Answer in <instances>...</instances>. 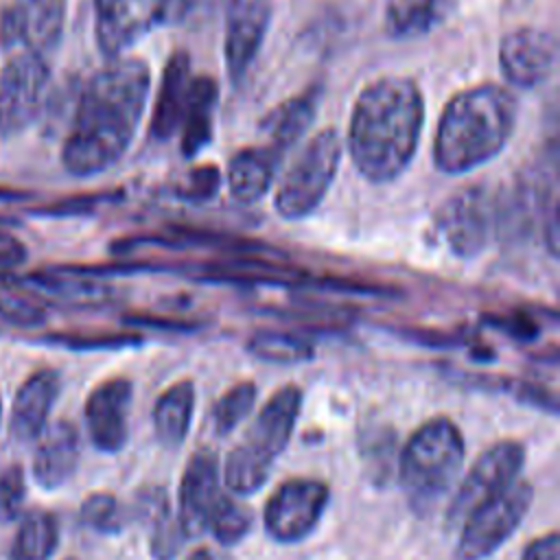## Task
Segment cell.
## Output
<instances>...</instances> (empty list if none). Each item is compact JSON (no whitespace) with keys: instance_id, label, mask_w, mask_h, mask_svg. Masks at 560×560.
Segmentation results:
<instances>
[{"instance_id":"9a60e30c","label":"cell","mask_w":560,"mask_h":560,"mask_svg":"<svg viewBox=\"0 0 560 560\" xmlns=\"http://www.w3.org/2000/svg\"><path fill=\"white\" fill-rule=\"evenodd\" d=\"M558 57L556 37L536 26H521L503 35L499 44V68L508 83L516 88H536L542 83Z\"/></svg>"},{"instance_id":"4fadbf2b","label":"cell","mask_w":560,"mask_h":560,"mask_svg":"<svg viewBox=\"0 0 560 560\" xmlns=\"http://www.w3.org/2000/svg\"><path fill=\"white\" fill-rule=\"evenodd\" d=\"M66 24V0H13L0 18V42L46 57Z\"/></svg>"},{"instance_id":"3957f363","label":"cell","mask_w":560,"mask_h":560,"mask_svg":"<svg viewBox=\"0 0 560 560\" xmlns=\"http://www.w3.org/2000/svg\"><path fill=\"white\" fill-rule=\"evenodd\" d=\"M516 98L497 83L457 92L442 109L433 162L442 173L462 175L492 160L510 140L516 122Z\"/></svg>"},{"instance_id":"ba28073f","label":"cell","mask_w":560,"mask_h":560,"mask_svg":"<svg viewBox=\"0 0 560 560\" xmlns=\"http://www.w3.org/2000/svg\"><path fill=\"white\" fill-rule=\"evenodd\" d=\"M328 499L330 490L319 479L293 477L282 481L262 512L267 534L282 545L304 540L317 527Z\"/></svg>"},{"instance_id":"f35d334b","label":"cell","mask_w":560,"mask_h":560,"mask_svg":"<svg viewBox=\"0 0 560 560\" xmlns=\"http://www.w3.org/2000/svg\"><path fill=\"white\" fill-rule=\"evenodd\" d=\"M0 424H2V396H0Z\"/></svg>"},{"instance_id":"4dcf8cb0","label":"cell","mask_w":560,"mask_h":560,"mask_svg":"<svg viewBox=\"0 0 560 560\" xmlns=\"http://www.w3.org/2000/svg\"><path fill=\"white\" fill-rule=\"evenodd\" d=\"M81 523L94 532L101 534H116L122 527L120 505L114 494L109 492H96L90 494L81 505Z\"/></svg>"},{"instance_id":"d6a6232c","label":"cell","mask_w":560,"mask_h":560,"mask_svg":"<svg viewBox=\"0 0 560 560\" xmlns=\"http://www.w3.org/2000/svg\"><path fill=\"white\" fill-rule=\"evenodd\" d=\"M26 483L20 464H0V523H11L24 503Z\"/></svg>"},{"instance_id":"5bb4252c","label":"cell","mask_w":560,"mask_h":560,"mask_svg":"<svg viewBox=\"0 0 560 560\" xmlns=\"http://www.w3.org/2000/svg\"><path fill=\"white\" fill-rule=\"evenodd\" d=\"M225 499L219 483V462L208 448L197 451L182 475L179 497H177V521L186 538L201 536Z\"/></svg>"},{"instance_id":"6da1fadb","label":"cell","mask_w":560,"mask_h":560,"mask_svg":"<svg viewBox=\"0 0 560 560\" xmlns=\"http://www.w3.org/2000/svg\"><path fill=\"white\" fill-rule=\"evenodd\" d=\"M151 90L142 59H114L85 85L61 149L68 173L90 177L114 166L129 149Z\"/></svg>"},{"instance_id":"5b68a950","label":"cell","mask_w":560,"mask_h":560,"mask_svg":"<svg viewBox=\"0 0 560 560\" xmlns=\"http://www.w3.org/2000/svg\"><path fill=\"white\" fill-rule=\"evenodd\" d=\"M464 464V438L451 418L438 416L418 427L398 459V481L409 503L427 512L444 497Z\"/></svg>"},{"instance_id":"603a6c76","label":"cell","mask_w":560,"mask_h":560,"mask_svg":"<svg viewBox=\"0 0 560 560\" xmlns=\"http://www.w3.org/2000/svg\"><path fill=\"white\" fill-rule=\"evenodd\" d=\"M319 101V90L311 88L284 103H280L276 109L267 114L262 120V131L267 133V144L271 151H276L280 158L304 136V131L311 127L315 118Z\"/></svg>"},{"instance_id":"2e32d148","label":"cell","mask_w":560,"mask_h":560,"mask_svg":"<svg viewBox=\"0 0 560 560\" xmlns=\"http://www.w3.org/2000/svg\"><path fill=\"white\" fill-rule=\"evenodd\" d=\"M133 387L116 376L96 385L85 400V424L92 444L103 453H118L129 435V409Z\"/></svg>"},{"instance_id":"ac0fdd59","label":"cell","mask_w":560,"mask_h":560,"mask_svg":"<svg viewBox=\"0 0 560 560\" xmlns=\"http://www.w3.org/2000/svg\"><path fill=\"white\" fill-rule=\"evenodd\" d=\"M59 394V374L55 370H37L31 374L18 389L11 416L9 431L15 442H31L42 435L46 429L50 409Z\"/></svg>"},{"instance_id":"1f68e13d","label":"cell","mask_w":560,"mask_h":560,"mask_svg":"<svg viewBox=\"0 0 560 560\" xmlns=\"http://www.w3.org/2000/svg\"><path fill=\"white\" fill-rule=\"evenodd\" d=\"M0 317L13 326H37L46 319V311L31 293L4 289L0 293Z\"/></svg>"},{"instance_id":"d6986e66","label":"cell","mask_w":560,"mask_h":560,"mask_svg":"<svg viewBox=\"0 0 560 560\" xmlns=\"http://www.w3.org/2000/svg\"><path fill=\"white\" fill-rule=\"evenodd\" d=\"M190 55L186 50H175L171 52L160 88H158V98L153 105V116H151V136L155 140H168L179 131V122L186 112L188 94H190Z\"/></svg>"},{"instance_id":"8fae6325","label":"cell","mask_w":560,"mask_h":560,"mask_svg":"<svg viewBox=\"0 0 560 560\" xmlns=\"http://www.w3.org/2000/svg\"><path fill=\"white\" fill-rule=\"evenodd\" d=\"M48 79V63L39 55L20 50L4 63L0 70V131H18L37 116Z\"/></svg>"},{"instance_id":"83f0119b","label":"cell","mask_w":560,"mask_h":560,"mask_svg":"<svg viewBox=\"0 0 560 560\" xmlns=\"http://www.w3.org/2000/svg\"><path fill=\"white\" fill-rule=\"evenodd\" d=\"M247 348L258 359L271 361V363H300V361L313 359V354H315L313 346L306 339H302L298 335L271 332V330L256 332L249 339Z\"/></svg>"},{"instance_id":"7a4b0ae2","label":"cell","mask_w":560,"mask_h":560,"mask_svg":"<svg viewBox=\"0 0 560 560\" xmlns=\"http://www.w3.org/2000/svg\"><path fill=\"white\" fill-rule=\"evenodd\" d=\"M424 122V98L407 77H381L354 101L348 151L357 171L374 182L396 179L411 162Z\"/></svg>"},{"instance_id":"f1b7e54d","label":"cell","mask_w":560,"mask_h":560,"mask_svg":"<svg viewBox=\"0 0 560 560\" xmlns=\"http://www.w3.org/2000/svg\"><path fill=\"white\" fill-rule=\"evenodd\" d=\"M256 402V385L252 381L236 383L228 389L212 409V424L217 435H230Z\"/></svg>"},{"instance_id":"836d02e7","label":"cell","mask_w":560,"mask_h":560,"mask_svg":"<svg viewBox=\"0 0 560 560\" xmlns=\"http://www.w3.org/2000/svg\"><path fill=\"white\" fill-rule=\"evenodd\" d=\"M219 171L212 164H203L199 168H192L186 179L177 186V197L188 201V203H197L203 199L214 197V192L219 190Z\"/></svg>"},{"instance_id":"4316f807","label":"cell","mask_w":560,"mask_h":560,"mask_svg":"<svg viewBox=\"0 0 560 560\" xmlns=\"http://www.w3.org/2000/svg\"><path fill=\"white\" fill-rule=\"evenodd\" d=\"M57 540L59 527L55 516L48 512H31L18 527L11 560H48L57 549Z\"/></svg>"},{"instance_id":"7c38bea8","label":"cell","mask_w":560,"mask_h":560,"mask_svg":"<svg viewBox=\"0 0 560 560\" xmlns=\"http://www.w3.org/2000/svg\"><path fill=\"white\" fill-rule=\"evenodd\" d=\"M168 13V0H94V35L101 52L116 59Z\"/></svg>"},{"instance_id":"8d00e7d4","label":"cell","mask_w":560,"mask_h":560,"mask_svg":"<svg viewBox=\"0 0 560 560\" xmlns=\"http://www.w3.org/2000/svg\"><path fill=\"white\" fill-rule=\"evenodd\" d=\"M188 560H214V556L210 553V549L199 547V549H195V551L188 556Z\"/></svg>"},{"instance_id":"52a82bcc","label":"cell","mask_w":560,"mask_h":560,"mask_svg":"<svg viewBox=\"0 0 560 560\" xmlns=\"http://www.w3.org/2000/svg\"><path fill=\"white\" fill-rule=\"evenodd\" d=\"M532 501L534 488L525 479L512 481L505 490L483 501L462 521L455 558L483 560L494 553L516 532Z\"/></svg>"},{"instance_id":"30bf717a","label":"cell","mask_w":560,"mask_h":560,"mask_svg":"<svg viewBox=\"0 0 560 560\" xmlns=\"http://www.w3.org/2000/svg\"><path fill=\"white\" fill-rule=\"evenodd\" d=\"M494 199L486 188H466L446 199L435 214V230L457 256L479 254L492 234Z\"/></svg>"},{"instance_id":"cb8c5ba5","label":"cell","mask_w":560,"mask_h":560,"mask_svg":"<svg viewBox=\"0 0 560 560\" xmlns=\"http://www.w3.org/2000/svg\"><path fill=\"white\" fill-rule=\"evenodd\" d=\"M195 409V383L184 378L166 387L153 407V431L158 442L175 451L184 444Z\"/></svg>"},{"instance_id":"74e56055","label":"cell","mask_w":560,"mask_h":560,"mask_svg":"<svg viewBox=\"0 0 560 560\" xmlns=\"http://www.w3.org/2000/svg\"><path fill=\"white\" fill-rule=\"evenodd\" d=\"M0 197H4V199H7V197H9V199H11V197H24V192H18V190H7V188H0Z\"/></svg>"},{"instance_id":"7402d4cb","label":"cell","mask_w":560,"mask_h":560,"mask_svg":"<svg viewBox=\"0 0 560 560\" xmlns=\"http://www.w3.org/2000/svg\"><path fill=\"white\" fill-rule=\"evenodd\" d=\"M459 0H387L383 24L394 39H413L442 26Z\"/></svg>"},{"instance_id":"9c48e42d","label":"cell","mask_w":560,"mask_h":560,"mask_svg":"<svg viewBox=\"0 0 560 560\" xmlns=\"http://www.w3.org/2000/svg\"><path fill=\"white\" fill-rule=\"evenodd\" d=\"M525 462V448L516 440H501L486 448L468 475L462 479L453 501L446 510L448 525H462V521L490 497L505 490L518 479Z\"/></svg>"},{"instance_id":"e0dca14e","label":"cell","mask_w":560,"mask_h":560,"mask_svg":"<svg viewBox=\"0 0 560 560\" xmlns=\"http://www.w3.org/2000/svg\"><path fill=\"white\" fill-rule=\"evenodd\" d=\"M269 20V0H232L223 42L225 70L232 83H238L247 74L267 35Z\"/></svg>"},{"instance_id":"f546056e","label":"cell","mask_w":560,"mask_h":560,"mask_svg":"<svg viewBox=\"0 0 560 560\" xmlns=\"http://www.w3.org/2000/svg\"><path fill=\"white\" fill-rule=\"evenodd\" d=\"M254 523V514L249 508L236 503L232 497L225 494V499L221 501V505L217 508L208 532L221 542V545H236L238 540L245 538V534H249Z\"/></svg>"},{"instance_id":"8992f818","label":"cell","mask_w":560,"mask_h":560,"mask_svg":"<svg viewBox=\"0 0 560 560\" xmlns=\"http://www.w3.org/2000/svg\"><path fill=\"white\" fill-rule=\"evenodd\" d=\"M341 162V138L335 129H322L308 138L280 177L273 206L284 219L311 214L326 197Z\"/></svg>"},{"instance_id":"e575fe53","label":"cell","mask_w":560,"mask_h":560,"mask_svg":"<svg viewBox=\"0 0 560 560\" xmlns=\"http://www.w3.org/2000/svg\"><path fill=\"white\" fill-rule=\"evenodd\" d=\"M221 0H168V11L182 22H197L217 11Z\"/></svg>"},{"instance_id":"ffe728a7","label":"cell","mask_w":560,"mask_h":560,"mask_svg":"<svg viewBox=\"0 0 560 560\" xmlns=\"http://www.w3.org/2000/svg\"><path fill=\"white\" fill-rule=\"evenodd\" d=\"M33 455V477L44 490L63 486L79 464V435L74 424L59 420L42 431Z\"/></svg>"},{"instance_id":"44dd1931","label":"cell","mask_w":560,"mask_h":560,"mask_svg":"<svg viewBox=\"0 0 560 560\" xmlns=\"http://www.w3.org/2000/svg\"><path fill=\"white\" fill-rule=\"evenodd\" d=\"M282 158L269 147H245L230 158L228 186L241 203L258 201L271 186Z\"/></svg>"},{"instance_id":"d4e9b609","label":"cell","mask_w":560,"mask_h":560,"mask_svg":"<svg viewBox=\"0 0 560 560\" xmlns=\"http://www.w3.org/2000/svg\"><path fill=\"white\" fill-rule=\"evenodd\" d=\"M219 98V85L212 77H192L184 118L179 122V147L186 158L197 155L212 140V114Z\"/></svg>"},{"instance_id":"484cf974","label":"cell","mask_w":560,"mask_h":560,"mask_svg":"<svg viewBox=\"0 0 560 560\" xmlns=\"http://www.w3.org/2000/svg\"><path fill=\"white\" fill-rule=\"evenodd\" d=\"M144 512L149 514V549L155 560H173L186 538L177 516L171 514L166 494L158 488L149 492V499L142 501Z\"/></svg>"},{"instance_id":"d590c367","label":"cell","mask_w":560,"mask_h":560,"mask_svg":"<svg viewBox=\"0 0 560 560\" xmlns=\"http://www.w3.org/2000/svg\"><path fill=\"white\" fill-rule=\"evenodd\" d=\"M521 560H560V540L556 532L534 538L523 551Z\"/></svg>"},{"instance_id":"277c9868","label":"cell","mask_w":560,"mask_h":560,"mask_svg":"<svg viewBox=\"0 0 560 560\" xmlns=\"http://www.w3.org/2000/svg\"><path fill=\"white\" fill-rule=\"evenodd\" d=\"M302 409V389L293 383L269 396L245 431V438L230 451L223 466L225 488L238 497L254 494L269 477L273 462L289 444Z\"/></svg>"}]
</instances>
